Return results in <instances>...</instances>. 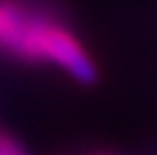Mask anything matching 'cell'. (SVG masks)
Wrapping results in <instances>:
<instances>
[{
    "label": "cell",
    "instance_id": "1",
    "mask_svg": "<svg viewBox=\"0 0 157 155\" xmlns=\"http://www.w3.org/2000/svg\"><path fill=\"white\" fill-rule=\"evenodd\" d=\"M0 49L23 63H56L81 83L97 79L78 39L46 10L25 0H0Z\"/></svg>",
    "mask_w": 157,
    "mask_h": 155
},
{
    "label": "cell",
    "instance_id": "2",
    "mask_svg": "<svg viewBox=\"0 0 157 155\" xmlns=\"http://www.w3.org/2000/svg\"><path fill=\"white\" fill-rule=\"evenodd\" d=\"M0 155H25V153L12 137H7V134L0 132Z\"/></svg>",
    "mask_w": 157,
    "mask_h": 155
}]
</instances>
